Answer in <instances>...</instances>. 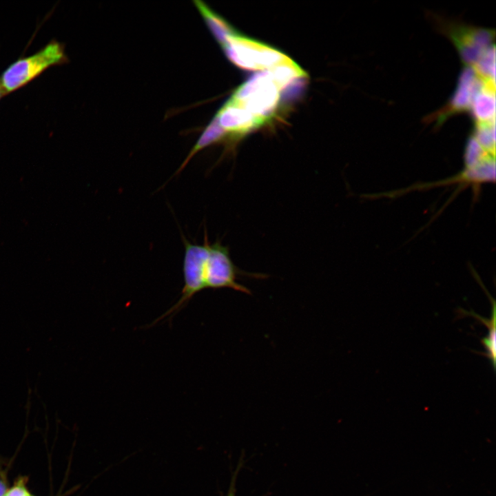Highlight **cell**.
I'll use <instances>...</instances> for the list:
<instances>
[{"mask_svg":"<svg viewBox=\"0 0 496 496\" xmlns=\"http://www.w3.org/2000/svg\"><path fill=\"white\" fill-rule=\"evenodd\" d=\"M69 61L65 45L52 40L35 53L11 63L1 74L0 84L6 94L24 87L51 67Z\"/></svg>","mask_w":496,"mask_h":496,"instance_id":"obj_1","label":"cell"},{"mask_svg":"<svg viewBox=\"0 0 496 496\" xmlns=\"http://www.w3.org/2000/svg\"><path fill=\"white\" fill-rule=\"evenodd\" d=\"M181 236L185 248L183 265L184 286L181 296L176 304L155 320L151 325L156 324L165 318L170 320L185 307L197 293L205 289V267L209 245L207 231L205 230L203 244L192 243L183 234Z\"/></svg>","mask_w":496,"mask_h":496,"instance_id":"obj_2","label":"cell"},{"mask_svg":"<svg viewBox=\"0 0 496 496\" xmlns=\"http://www.w3.org/2000/svg\"><path fill=\"white\" fill-rule=\"evenodd\" d=\"M280 91L267 71L263 70L239 86L230 99L267 122L278 106Z\"/></svg>","mask_w":496,"mask_h":496,"instance_id":"obj_3","label":"cell"},{"mask_svg":"<svg viewBox=\"0 0 496 496\" xmlns=\"http://www.w3.org/2000/svg\"><path fill=\"white\" fill-rule=\"evenodd\" d=\"M222 48L233 64L245 70H266L290 59L281 51L239 33Z\"/></svg>","mask_w":496,"mask_h":496,"instance_id":"obj_4","label":"cell"},{"mask_svg":"<svg viewBox=\"0 0 496 496\" xmlns=\"http://www.w3.org/2000/svg\"><path fill=\"white\" fill-rule=\"evenodd\" d=\"M264 278L261 273L243 272L238 269L230 258L229 249L220 242L209 245L205 267V289L229 288L248 295L251 290L238 282L239 276Z\"/></svg>","mask_w":496,"mask_h":496,"instance_id":"obj_5","label":"cell"},{"mask_svg":"<svg viewBox=\"0 0 496 496\" xmlns=\"http://www.w3.org/2000/svg\"><path fill=\"white\" fill-rule=\"evenodd\" d=\"M440 27L452 39L468 65H473L488 48L494 38V31L471 26L457 21H442Z\"/></svg>","mask_w":496,"mask_h":496,"instance_id":"obj_6","label":"cell"},{"mask_svg":"<svg viewBox=\"0 0 496 496\" xmlns=\"http://www.w3.org/2000/svg\"><path fill=\"white\" fill-rule=\"evenodd\" d=\"M215 117L231 140H237L267 122L230 99L220 107Z\"/></svg>","mask_w":496,"mask_h":496,"instance_id":"obj_7","label":"cell"},{"mask_svg":"<svg viewBox=\"0 0 496 496\" xmlns=\"http://www.w3.org/2000/svg\"><path fill=\"white\" fill-rule=\"evenodd\" d=\"M471 65L464 68L461 72L455 90L448 105L439 112V121L454 112L470 108L475 94L484 83Z\"/></svg>","mask_w":496,"mask_h":496,"instance_id":"obj_8","label":"cell"},{"mask_svg":"<svg viewBox=\"0 0 496 496\" xmlns=\"http://www.w3.org/2000/svg\"><path fill=\"white\" fill-rule=\"evenodd\" d=\"M495 83L485 81L475 94L470 109L477 123H487L495 120Z\"/></svg>","mask_w":496,"mask_h":496,"instance_id":"obj_9","label":"cell"},{"mask_svg":"<svg viewBox=\"0 0 496 496\" xmlns=\"http://www.w3.org/2000/svg\"><path fill=\"white\" fill-rule=\"evenodd\" d=\"M194 3L211 33L222 48L227 44L231 37L238 34L228 22L204 2L196 0L194 1Z\"/></svg>","mask_w":496,"mask_h":496,"instance_id":"obj_10","label":"cell"},{"mask_svg":"<svg viewBox=\"0 0 496 496\" xmlns=\"http://www.w3.org/2000/svg\"><path fill=\"white\" fill-rule=\"evenodd\" d=\"M227 138L225 130L219 125L216 118L214 117L205 127L195 145L188 153L182 164L175 172L178 174L187 166L192 158L200 151L211 145L226 141Z\"/></svg>","mask_w":496,"mask_h":496,"instance_id":"obj_11","label":"cell"},{"mask_svg":"<svg viewBox=\"0 0 496 496\" xmlns=\"http://www.w3.org/2000/svg\"><path fill=\"white\" fill-rule=\"evenodd\" d=\"M489 298L491 300L492 303V309H491V316L490 317L487 319L484 318L478 314L475 313L473 311L471 312H468L467 311H465L464 309H459V311L462 312L460 314L462 315V316H473V318H476L479 321H480L482 324H484L488 329V333L486 334V337H484L481 339V343L482 344L485 351L483 353H481V354L484 355L486 358H487L491 365L493 366V369H495V357H496V334H495V316H496V305H495V301L494 299L492 298V297L488 295Z\"/></svg>","mask_w":496,"mask_h":496,"instance_id":"obj_12","label":"cell"},{"mask_svg":"<svg viewBox=\"0 0 496 496\" xmlns=\"http://www.w3.org/2000/svg\"><path fill=\"white\" fill-rule=\"evenodd\" d=\"M266 70L280 90L295 81L307 76V73L291 59Z\"/></svg>","mask_w":496,"mask_h":496,"instance_id":"obj_13","label":"cell"},{"mask_svg":"<svg viewBox=\"0 0 496 496\" xmlns=\"http://www.w3.org/2000/svg\"><path fill=\"white\" fill-rule=\"evenodd\" d=\"M477 74L484 80L495 83V48L493 43L471 65Z\"/></svg>","mask_w":496,"mask_h":496,"instance_id":"obj_14","label":"cell"},{"mask_svg":"<svg viewBox=\"0 0 496 496\" xmlns=\"http://www.w3.org/2000/svg\"><path fill=\"white\" fill-rule=\"evenodd\" d=\"M473 135L484 149L495 154V120L487 123H477Z\"/></svg>","mask_w":496,"mask_h":496,"instance_id":"obj_15","label":"cell"},{"mask_svg":"<svg viewBox=\"0 0 496 496\" xmlns=\"http://www.w3.org/2000/svg\"><path fill=\"white\" fill-rule=\"evenodd\" d=\"M26 484L27 479L21 477L8 489L5 496H34L29 492Z\"/></svg>","mask_w":496,"mask_h":496,"instance_id":"obj_16","label":"cell"},{"mask_svg":"<svg viewBox=\"0 0 496 496\" xmlns=\"http://www.w3.org/2000/svg\"><path fill=\"white\" fill-rule=\"evenodd\" d=\"M8 489L6 474L3 471H0V496H5Z\"/></svg>","mask_w":496,"mask_h":496,"instance_id":"obj_17","label":"cell"},{"mask_svg":"<svg viewBox=\"0 0 496 496\" xmlns=\"http://www.w3.org/2000/svg\"><path fill=\"white\" fill-rule=\"evenodd\" d=\"M236 479V473H234V476H233V477H232V479H231V484H230V486H229V491H228V493H227V496H235V493H236V488H235Z\"/></svg>","mask_w":496,"mask_h":496,"instance_id":"obj_18","label":"cell"},{"mask_svg":"<svg viewBox=\"0 0 496 496\" xmlns=\"http://www.w3.org/2000/svg\"><path fill=\"white\" fill-rule=\"evenodd\" d=\"M6 92H4L3 89L2 88L1 84H0V100L6 95Z\"/></svg>","mask_w":496,"mask_h":496,"instance_id":"obj_19","label":"cell"},{"mask_svg":"<svg viewBox=\"0 0 496 496\" xmlns=\"http://www.w3.org/2000/svg\"><path fill=\"white\" fill-rule=\"evenodd\" d=\"M3 471V469H2V466H1V461H0V471Z\"/></svg>","mask_w":496,"mask_h":496,"instance_id":"obj_20","label":"cell"}]
</instances>
